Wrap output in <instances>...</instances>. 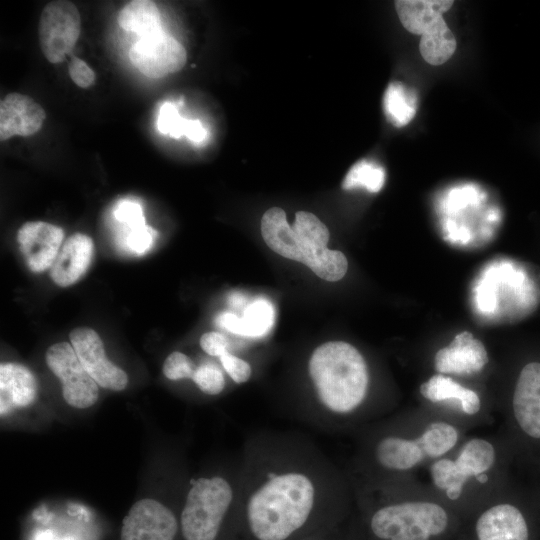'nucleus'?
Masks as SVG:
<instances>
[{
    "label": "nucleus",
    "instance_id": "9b49d317",
    "mask_svg": "<svg viewBox=\"0 0 540 540\" xmlns=\"http://www.w3.org/2000/svg\"><path fill=\"white\" fill-rule=\"evenodd\" d=\"M180 521L171 509L154 499L132 505L124 517L121 540H176Z\"/></svg>",
    "mask_w": 540,
    "mask_h": 540
},
{
    "label": "nucleus",
    "instance_id": "ddd939ff",
    "mask_svg": "<svg viewBox=\"0 0 540 540\" xmlns=\"http://www.w3.org/2000/svg\"><path fill=\"white\" fill-rule=\"evenodd\" d=\"M64 237L59 226L30 221L18 230L17 241L27 267L35 273L51 268L61 248Z\"/></svg>",
    "mask_w": 540,
    "mask_h": 540
},
{
    "label": "nucleus",
    "instance_id": "4c0bfd02",
    "mask_svg": "<svg viewBox=\"0 0 540 540\" xmlns=\"http://www.w3.org/2000/svg\"><path fill=\"white\" fill-rule=\"evenodd\" d=\"M244 303V297L239 294V293H235V294H232L230 297H229V304L233 307H239L241 306L242 304Z\"/></svg>",
    "mask_w": 540,
    "mask_h": 540
},
{
    "label": "nucleus",
    "instance_id": "aec40b11",
    "mask_svg": "<svg viewBox=\"0 0 540 540\" xmlns=\"http://www.w3.org/2000/svg\"><path fill=\"white\" fill-rule=\"evenodd\" d=\"M261 234L266 245L275 253L301 262V254L295 242L294 231L279 207L267 210L261 219Z\"/></svg>",
    "mask_w": 540,
    "mask_h": 540
},
{
    "label": "nucleus",
    "instance_id": "7ed1b4c3",
    "mask_svg": "<svg viewBox=\"0 0 540 540\" xmlns=\"http://www.w3.org/2000/svg\"><path fill=\"white\" fill-rule=\"evenodd\" d=\"M308 375L315 393L313 409L304 419L329 430L364 426L373 419L367 411L370 376L360 351L344 341H329L314 349Z\"/></svg>",
    "mask_w": 540,
    "mask_h": 540
},
{
    "label": "nucleus",
    "instance_id": "a878e982",
    "mask_svg": "<svg viewBox=\"0 0 540 540\" xmlns=\"http://www.w3.org/2000/svg\"><path fill=\"white\" fill-rule=\"evenodd\" d=\"M385 181V172L382 167L376 166L366 160L354 164L348 171L342 187L346 190L355 187H364L369 192L381 190Z\"/></svg>",
    "mask_w": 540,
    "mask_h": 540
},
{
    "label": "nucleus",
    "instance_id": "f03ea898",
    "mask_svg": "<svg viewBox=\"0 0 540 540\" xmlns=\"http://www.w3.org/2000/svg\"><path fill=\"white\" fill-rule=\"evenodd\" d=\"M457 420L442 413H425L415 422L391 419L364 429L357 455L360 482L352 487L402 484L423 465L447 456L461 443Z\"/></svg>",
    "mask_w": 540,
    "mask_h": 540
},
{
    "label": "nucleus",
    "instance_id": "39448f33",
    "mask_svg": "<svg viewBox=\"0 0 540 540\" xmlns=\"http://www.w3.org/2000/svg\"><path fill=\"white\" fill-rule=\"evenodd\" d=\"M455 455L441 457L428 465L433 492L447 502L458 503L471 495L490 496L509 480L507 465L514 452L504 444L483 437L461 442Z\"/></svg>",
    "mask_w": 540,
    "mask_h": 540
},
{
    "label": "nucleus",
    "instance_id": "6e6552de",
    "mask_svg": "<svg viewBox=\"0 0 540 540\" xmlns=\"http://www.w3.org/2000/svg\"><path fill=\"white\" fill-rule=\"evenodd\" d=\"M81 31V17L70 1L49 2L42 10L38 25L40 47L46 59L60 63L70 53Z\"/></svg>",
    "mask_w": 540,
    "mask_h": 540
},
{
    "label": "nucleus",
    "instance_id": "4468645a",
    "mask_svg": "<svg viewBox=\"0 0 540 540\" xmlns=\"http://www.w3.org/2000/svg\"><path fill=\"white\" fill-rule=\"evenodd\" d=\"M489 361L484 344L468 331L460 332L452 342L434 355L437 374L472 376L480 373Z\"/></svg>",
    "mask_w": 540,
    "mask_h": 540
},
{
    "label": "nucleus",
    "instance_id": "1a4fd4ad",
    "mask_svg": "<svg viewBox=\"0 0 540 540\" xmlns=\"http://www.w3.org/2000/svg\"><path fill=\"white\" fill-rule=\"evenodd\" d=\"M45 360L49 369L61 380L62 395L67 404L84 409L96 403L98 384L82 366L71 344H53L47 349Z\"/></svg>",
    "mask_w": 540,
    "mask_h": 540
},
{
    "label": "nucleus",
    "instance_id": "b1692460",
    "mask_svg": "<svg viewBox=\"0 0 540 540\" xmlns=\"http://www.w3.org/2000/svg\"><path fill=\"white\" fill-rule=\"evenodd\" d=\"M419 50L423 59L434 66L447 62L456 50V39L447 25L420 38Z\"/></svg>",
    "mask_w": 540,
    "mask_h": 540
},
{
    "label": "nucleus",
    "instance_id": "473e14b6",
    "mask_svg": "<svg viewBox=\"0 0 540 540\" xmlns=\"http://www.w3.org/2000/svg\"><path fill=\"white\" fill-rule=\"evenodd\" d=\"M222 367L235 383H245L249 380L252 374L250 364L227 351L220 357Z\"/></svg>",
    "mask_w": 540,
    "mask_h": 540
},
{
    "label": "nucleus",
    "instance_id": "f3484780",
    "mask_svg": "<svg viewBox=\"0 0 540 540\" xmlns=\"http://www.w3.org/2000/svg\"><path fill=\"white\" fill-rule=\"evenodd\" d=\"M94 251L92 239L82 233L69 236L50 268L51 279L61 287L76 283L87 271Z\"/></svg>",
    "mask_w": 540,
    "mask_h": 540
},
{
    "label": "nucleus",
    "instance_id": "c9c22d12",
    "mask_svg": "<svg viewBox=\"0 0 540 540\" xmlns=\"http://www.w3.org/2000/svg\"><path fill=\"white\" fill-rule=\"evenodd\" d=\"M216 324L233 333V334H237V335H243L244 336V323H243V320L242 318L236 316L235 314H232V313H229V312H224V313H221L217 318H216Z\"/></svg>",
    "mask_w": 540,
    "mask_h": 540
},
{
    "label": "nucleus",
    "instance_id": "c85d7f7f",
    "mask_svg": "<svg viewBox=\"0 0 540 540\" xmlns=\"http://www.w3.org/2000/svg\"><path fill=\"white\" fill-rule=\"evenodd\" d=\"M318 277L334 282L342 279L348 269L345 255L338 250L325 249L309 267Z\"/></svg>",
    "mask_w": 540,
    "mask_h": 540
},
{
    "label": "nucleus",
    "instance_id": "4be33fe9",
    "mask_svg": "<svg viewBox=\"0 0 540 540\" xmlns=\"http://www.w3.org/2000/svg\"><path fill=\"white\" fill-rule=\"evenodd\" d=\"M118 24L140 37L161 31L160 12L153 1L134 0L126 4L118 14Z\"/></svg>",
    "mask_w": 540,
    "mask_h": 540
},
{
    "label": "nucleus",
    "instance_id": "6ab92c4d",
    "mask_svg": "<svg viewBox=\"0 0 540 540\" xmlns=\"http://www.w3.org/2000/svg\"><path fill=\"white\" fill-rule=\"evenodd\" d=\"M453 3L452 0H397L395 8L403 27L422 36L447 25L443 14Z\"/></svg>",
    "mask_w": 540,
    "mask_h": 540
},
{
    "label": "nucleus",
    "instance_id": "f704fd0d",
    "mask_svg": "<svg viewBox=\"0 0 540 540\" xmlns=\"http://www.w3.org/2000/svg\"><path fill=\"white\" fill-rule=\"evenodd\" d=\"M200 346L210 356L220 357L229 351L228 339L218 332L204 333L200 338Z\"/></svg>",
    "mask_w": 540,
    "mask_h": 540
},
{
    "label": "nucleus",
    "instance_id": "c756f323",
    "mask_svg": "<svg viewBox=\"0 0 540 540\" xmlns=\"http://www.w3.org/2000/svg\"><path fill=\"white\" fill-rule=\"evenodd\" d=\"M192 380L207 395H218L225 387V377L222 370L211 362L197 366Z\"/></svg>",
    "mask_w": 540,
    "mask_h": 540
},
{
    "label": "nucleus",
    "instance_id": "423d86ee",
    "mask_svg": "<svg viewBox=\"0 0 540 540\" xmlns=\"http://www.w3.org/2000/svg\"><path fill=\"white\" fill-rule=\"evenodd\" d=\"M239 488L240 476L235 482L220 475L192 480L180 514L182 539L221 540L223 536L227 539Z\"/></svg>",
    "mask_w": 540,
    "mask_h": 540
},
{
    "label": "nucleus",
    "instance_id": "f257e3e1",
    "mask_svg": "<svg viewBox=\"0 0 540 540\" xmlns=\"http://www.w3.org/2000/svg\"><path fill=\"white\" fill-rule=\"evenodd\" d=\"M352 496L350 479L308 438L255 434L244 446L226 540H302L341 525Z\"/></svg>",
    "mask_w": 540,
    "mask_h": 540
},
{
    "label": "nucleus",
    "instance_id": "f8f14e48",
    "mask_svg": "<svg viewBox=\"0 0 540 540\" xmlns=\"http://www.w3.org/2000/svg\"><path fill=\"white\" fill-rule=\"evenodd\" d=\"M69 338L82 366L98 385L112 391L126 388V372L107 359L104 344L96 331L87 327L75 328Z\"/></svg>",
    "mask_w": 540,
    "mask_h": 540
},
{
    "label": "nucleus",
    "instance_id": "412c9836",
    "mask_svg": "<svg viewBox=\"0 0 540 540\" xmlns=\"http://www.w3.org/2000/svg\"><path fill=\"white\" fill-rule=\"evenodd\" d=\"M300 251L301 263L310 267L315 258L327 249L329 230L313 213L299 211L292 226Z\"/></svg>",
    "mask_w": 540,
    "mask_h": 540
},
{
    "label": "nucleus",
    "instance_id": "bb28decb",
    "mask_svg": "<svg viewBox=\"0 0 540 540\" xmlns=\"http://www.w3.org/2000/svg\"><path fill=\"white\" fill-rule=\"evenodd\" d=\"M274 315V308L269 301L259 299L251 303L242 317L244 336L265 335L274 323Z\"/></svg>",
    "mask_w": 540,
    "mask_h": 540
},
{
    "label": "nucleus",
    "instance_id": "a211bd4d",
    "mask_svg": "<svg viewBox=\"0 0 540 540\" xmlns=\"http://www.w3.org/2000/svg\"><path fill=\"white\" fill-rule=\"evenodd\" d=\"M37 396V381L24 365L6 362L0 365V415L31 405Z\"/></svg>",
    "mask_w": 540,
    "mask_h": 540
},
{
    "label": "nucleus",
    "instance_id": "9d476101",
    "mask_svg": "<svg viewBox=\"0 0 540 540\" xmlns=\"http://www.w3.org/2000/svg\"><path fill=\"white\" fill-rule=\"evenodd\" d=\"M131 63L149 78H161L181 70L187 60L182 44L162 30L140 37L130 48Z\"/></svg>",
    "mask_w": 540,
    "mask_h": 540
},
{
    "label": "nucleus",
    "instance_id": "393cba45",
    "mask_svg": "<svg viewBox=\"0 0 540 540\" xmlns=\"http://www.w3.org/2000/svg\"><path fill=\"white\" fill-rule=\"evenodd\" d=\"M383 106L388 120L397 127L408 124L416 113L415 97L401 83L388 86Z\"/></svg>",
    "mask_w": 540,
    "mask_h": 540
},
{
    "label": "nucleus",
    "instance_id": "7c9ffc66",
    "mask_svg": "<svg viewBox=\"0 0 540 540\" xmlns=\"http://www.w3.org/2000/svg\"><path fill=\"white\" fill-rule=\"evenodd\" d=\"M196 367L184 353L174 351L168 355L163 364V374L170 380L192 379Z\"/></svg>",
    "mask_w": 540,
    "mask_h": 540
},
{
    "label": "nucleus",
    "instance_id": "2f4dec72",
    "mask_svg": "<svg viewBox=\"0 0 540 540\" xmlns=\"http://www.w3.org/2000/svg\"><path fill=\"white\" fill-rule=\"evenodd\" d=\"M114 218L120 224L119 229L145 224L142 206L130 199H122L115 205Z\"/></svg>",
    "mask_w": 540,
    "mask_h": 540
},
{
    "label": "nucleus",
    "instance_id": "58836bf2",
    "mask_svg": "<svg viewBox=\"0 0 540 540\" xmlns=\"http://www.w3.org/2000/svg\"><path fill=\"white\" fill-rule=\"evenodd\" d=\"M536 467H537V468L539 469V471H540V462L536 465ZM539 494H540V492H539Z\"/></svg>",
    "mask_w": 540,
    "mask_h": 540
},
{
    "label": "nucleus",
    "instance_id": "cd10ccee",
    "mask_svg": "<svg viewBox=\"0 0 540 540\" xmlns=\"http://www.w3.org/2000/svg\"><path fill=\"white\" fill-rule=\"evenodd\" d=\"M157 232L149 225L141 224L126 229H119L118 245L127 253L141 256L154 244Z\"/></svg>",
    "mask_w": 540,
    "mask_h": 540
},
{
    "label": "nucleus",
    "instance_id": "e433bc0d",
    "mask_svg": "<svg viewBox=\"0 0 540 540\" xmlns=\"http://www.w3.org/2000/svg\"><path fill=\"white\" fill-rule=\"evenodd\" d=\"M302 540H347L341 531V525L317 532Z\"/></svg>",
    "mask_w": 540,
    "mask_h": 540
},
{
    "label": "nucleus",
    "instance_id": "0eeeda50",
    "mask_svg": "<svg viewBox=\"0 0 540 540\" xmlns=\"http://www.w3.org/2000/svg\"><path fill=\"white\" fill-rule=\"evenodd\" d=\"M475 523L477 540H534L532 515L540 505L539 492H531L509 481L499 488Z\"/></svg>",
    "mask_w": 540,
    "mask_h": 540
},
{
    "label": "nucleus",
    "instance_id": "2eb2a0df",
    "mask_svg": "<svg viewBox=\"0 0 540 540\" xmlns=\"http://www.w3.org/2000/svg\"><path fill=\"white\" fill-rule=\"evenodd\" d=\"M421 396L432 405L454 412L456 420L470 419L480 414L482 400L473 389L455 381L451 376L435 374L419 387Z\"/></svg>",
    "mask_w": 540,
    "mask_h": 540
},
{
    "label": "nucleus",
    "instance_id": "72a5a7b5",
    "mask_svg": "<svg viewBox=\"0 0 540 540\" xmlns=\"http://www.w3.org/2000/svg\"><path fill=\"white\" fill-rule=\"evenodd\" d=\"M68 71L73 82L81 88H88L95 81L94 71L84 60L78 57H73L71 59Z\"/></svg>",
    "mask_w": 540,
    "mask_h": 540
},
{
    "label": "nucleus",
    "instance_id": "5701e85b",
    "mask_svg": "<svg viewBox=\"0 0 540 540\" xmlns=\"http://www.w3.org/2000/svg\"><path fill=\"white\" fill-rule=\"evenodd\" d=\"M157 128L160 133L168 134L176 139L186 136L195 144L202 142L207 134L199 120L182 118L177 108L170 102L161 106L157 118Z\"/></svg>",
    "mask_w": 540,
    "mask_h": 540
},
{
    "label": "nucleus",
    "instance_id": "dca6fc26",
    "mask_svg": "<svg viewBox=\"0 0 540 540\" xmlns=\"http://www.w3.org/2000/svg\"><path fill=\"white\" fill-rule=\"evenodd\" d=\"M45 118L44 108L31 97L7 94L0 102V140L31 136L40 130Z\"/></svg>",
    "mask_w": 540,
    "mask_h": 540
},
{
    "label": "nucleus",
    "instance_id": "20e7f679",
    "mask_svg": "<svg viewBox=\"0 0 540 540\" xmlns=\"http://www.w3.org/2000/svg\"><path fill=\"white\" fill-rule=\"evenodd\" d=\"M364 506L366 531L372 540H431L449 526L447 508L406 483L353 488Z\"/></svg>",
    "mask_w": 540,
    "mask_h": 540
}]
</instances>
